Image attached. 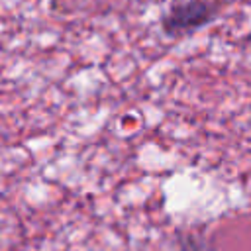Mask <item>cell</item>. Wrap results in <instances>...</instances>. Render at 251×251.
I'll return each instance as SVG.
<instances>
[{
	"mask_svg": "<svg viewBox=\"0 0 251 251\" xmlns=\"http://www.w3.org/2000/svg\"><path fill=\"white\" fill-rule=\"evenodd\" d=\"M216 14L212 0H176L163 16V29L169 35L190 33L196 27L208 24Z\"/></svg>",
	"mask_w": 251,
	"mask_h": 251,
	"instance_id": "cell-1",
	"label": "cell"
}]
</instances>
